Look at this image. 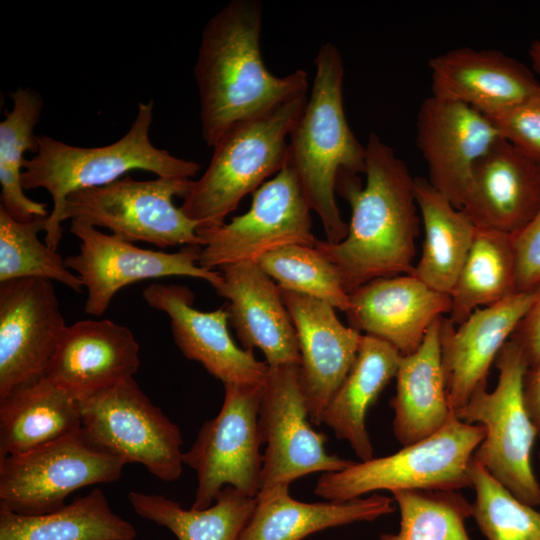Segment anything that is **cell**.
I'll list each match as a JSON object with an SVG mask.
<instances>
[{
	"instance_id": "603a6c76",
	"label": "cell",
	"mask_w": 540,
	"mask_h": 540,
	"mask_svg": "<svg viewBox=\"0 0 540 540\" xmlns=\"http://www.w3.org/2000/svg\"><path fill=\"white\" fill-rule=\"evenodd\" d=\"M540 207V165L503 138L474 165L462 210L478 228L514 235Z\"/></svg>"
},
{
	"instance_id": "b9f144b4",
	"label": "cell",
	"mask_w": 540,
	"mask_h": 540,
	"mask_svg": "<svg viewBox=\"0 0 540 540\" xmlns=\"http://www.w3.org/2000/svg\"><path fill=\"white\" fill-rule=\"evenodd\" d=\"M529 56L534 70L540 75V41H534L531 44Z\"/></svg>"
},
{
	"instance_id": "8d00e7d4",
	"label": "cell",
	"mask_w": 540,
	"mask_h": 540,
	"mask_svg": "<svg viewBox=\"0 0 540 540\" xmlns=\"http://www.w3.org/2000/svg\"><path fill=\"white\" fill-rule=\"evenodd\" d=\"M472 517L487 540H540V512L523 503L472 459Z\"/></svg>"
},
{
	"instance_id": "5bb4252c",
	"label": "cell",
	"mask_w": 540,
	"mask_h": 540,
	"mask_svg": "<svg viewBox=\"0 0 540 540\" xmlns=\"http://www.w3.org/2000/svg\"><path fill=\"white\" fill-rule=\"evenodd\" d=\"M70 231L80 240L79 252L65 258V264L86 288L84 311L92 316L104 314L119 290L142 280L186 276L214 289L223 281L220 271L199 266L201 246L175 253L144 249L80 220H71Z\"/></svg>"
},
{
	"instance_id": "83f0119b",
	"label": "cell",
	"mask_w": 540,
	"mask_h": 540,
	"mask_svg": "<svg viewBox=\"0 0 540 540\" xmlns=\"http://www.w3.org/2000/svg\"><path fill=\"white\" fill-rule=\"evenodd\" d=\"M80 429V401L47 376L0 399V458L31 451Z\"/></svg>"
},
{
	"instance_id": "d6a6232c",
	"label": "cell",
	"mask_w": 540,
	"mask_h": 540,
	"mask_svg": "<svg viewBox=\"0 0 540 540\" xmlns=\"http://www.w3.org/2000/svg\"><path fill=\"white\" fill-rule=\"evenodd\" d=\"M10 98L12 109L0 122V206L14 219L28 222L49 216L47 205L28 198L22 185L24 153H36L38 149L34 130L43 111V99L30 87H18Z\"/></svg>"
},
{
	"instance_id": "e575fe53",
	"label": "cell",
	"mask_w": 540,
	"mask_h": 540,
	"mask_svg": "<svg viewBox=\"0 0 540 540\" xmlns=\"http://www.w3.org/2000/svg\"><path fill=\"white\" fill-rule=\"evenodd\" d=\"M400 512L397 533L379 540H471L465 522L472 504L457 491L404 490L392 493Z\"/></svg>"
},
{
	"instance_id": "7402d4cb",
	"label": "cell",
	"mask_w": 540,
	"mask_h": 540,
	"mask_svg": "<svg viewBox=\"0 0 540 540\" xmlns=\"http://www.w3.org/2000/svg\"><path fill=\"white\" fill-rule=\"evenodd\" d=\"M220 272L223 281L215 290L228 301L229 324L242 347L261 350L269 367L300 366L296 331L274 280L256 262L228 265Z\"/></svg>"
},
{
	"instance_id": "d6986e66",
	"label": "cell",
	"mask_w": 540,
	"mask_h": 540,
	"mask_svg": "<svg viewBox=\"0 0 540 540\" xmlns=\"http://www.w3.org/2000/svg\"><path fill=\"white\" fill-rule=\"evenodd\" d=\"M451 307L450 294L404 274L371 280L351 292L345 314L350 327L405 356L420 347L431 325Z\"/></svg>"
},
{
	"instance_id": "9a60e30c",
	"label": "cell",
	"mask_w": 540,
	"mask_h": 540,
	"mask_svg": "<svg viewBox=\"0 0 540 540\" xmlns=\"http://www.w3.org/2000/svg\"><path fill=\"white\" fill-rule=\"evenodd\" d=\"M66 326L52 281L0 283V399L46 376Z\"/></svg>"
},
{
	"instance_id": "3957f363",
	"label": "cell",
	"mask_w": 540,
	"mask_h": 540,
	"mask_svg": "<svg viewBox=\"0 0 540 540\" xmlns=\"http://www.w3.org/2000/svg\"><path fill=\"white\" fill-rule=\"evenodd\" d=\"M309 98L288 139L287 163L331 244L348 232L335 200L340 173H365V146L353 134L343 105L344 66L337 47L324 43L315 58Z\"/></svg>"
},
{
	"instance_id": "1f68e13d",
	"label": "cell",
	"mask_w": 540,
	"mask_h": 540,
	"mask_svg": "<svg viewBox=\"0 0 540 540\" xmlns=\"http://www.w3.org/2000/svg\"><path fill=\"white\" fill-rule=\"evenodd\" d=\"M128 500L146 520L169 529L178 540H239L250 519L256 497L226 486L205 509H184L162 495L130 491Z\"/></svg>"
},
{
	"instance_id": "44dd1931",
	"label": "cell",
	"mask_w": 540,
	"mask_h": 540,
	"mask_svg": "<svg viewBox=\"0 0 540 540\" xmlns=\"http://www.w3.org/2000/svg\"><path fill=\"white\" fill-rule=\"evenodd\" d=\"M140 347L126 326L109 319L67 325L46 376L78 401L138 372Z\"/></svg>"
},
{
	"instance_id": "f1b7e54d",
	"label": "cell",
	"mask_w": 540,
	"mask_h": 540,
	"mask_svg": "<svg viewBox=\"0 0 540 540\" xmlns=\"http://www.w3.org/2000/svg\"><path fill=\"white\" fill-rule=\"evenodd\" d=\"M414 193L425 237L412 275L431 288L451 295L476 226L428 180L414 178Z\"/></svg>"
},
{
	"instance_id": "ba28073f",
	"label": "cell",
	"mask_w": 540,
	"mask_h": 540,
	"mask_svg": "<svg viewBox=\"0 0 540 540\" xmlns=\"http://www.w3.org/2000/svg\"><path fill=\"white\" fill-rule=\"evenodd\" d=\"M188 178L158 177L136 180L122 177L110 184L71 193L65 200L63 220H80L128 242L142 241L160 248L203 246L199 223L174 204L192 185Z\"/></svg>"
},
{
	"instance_id": "7a4b0ae2",
	"label": "cell",
	"mask_w": 540,
	"mask_h": 540,
	"mask_svg": "<svg viewBox=\"0 0 540 540\" xmlns=\"http://www.w3.org/2000/svg\"><path fill=\"white\" fill-rule=\"evenodd\" d=\"M263 4L232 0L205 24L194 65L201 134L208 147L231 127L266 116L307 96L302 69L278 77L264 65L260 36Z\"/></svg>"
},
{
	"instance_id": "7bdbcfd3",
	"label": "cell",
	"mask_w": 540,
	"mask_h": 540,
	"mask_svg": "<svg viewBox=\"0 0 540 540\" xmlns=\"http://www.w3.org/2000/svg\"><path fill=\"white\" fill-rule=\"evenodd\" d=\"M539 465H540V452H539Z\"/></svg>"
},
{
	"instance_id": "836d02e7",
	"label": "cell",
	"mask_w": 540,
	"mask_h": 540,
	"mask_svg": "<svg viewBox=\"0 0 540 540\" xmlns=\"http://www.w3.org/2000/svg\"><path fill=\"white\" fill-rule=\"evenodd\" d=\"M47 217L20 222L0 206V283L21 278L57 281L75 292L82 282L57 251L39 239Z\"/></svg>"
},
{
	"instance_id": "5b68a950",
	"label": "cell",
	"mask_w": 540,
	"mask_h": 540,
	"mask_svg": "<svg viewBox=\"0 0 540 540\" xmlns=\"http://www.w3.org/2000/svg\"><path fill=\"white\" fill-rule=\"evenodd\" d=\"M307 96L274 112L234 125L212 147L205 172L192 182L180 206L198 228L223 225L243 197L254 193L288 161V139Z\"/></svg>"
},
{
	"instance_id": "277c9868",
	"label": "cell",
	"mask_w": 540,
	"mask_h": 540,
	"mask_svg": "<svg viewBox=\"0 0 540 540\" xmlns=\"http://www.w3.org/2000/svg\"><path fill=\"white\" fill-rule=\"evenodd\" d=\"M153 106V100L139 103L128 131L109 145L79 147L46 135L37 136V152L23 165L22 185L24 190L43 188L51 196L53 207L44 228L45 243L51 249L57 251L61 242L63 209L71 193L110 184L132 170L188 179L199 172L197 162L153 145Z\"/></svg>"
},
{
	"instance_id": "484cf974",
	"label": "cell",
	"mask_w": 540,
	"mask_h": 540,
	"mask_svg": "<svg viewBox=\"0 0 540 540\" xmlns=\"http://www.w3.org/2000/svg\"><path fill=\"white\" fill-rule=\"evenodd\" d=\"M440 322L441 318L431 325L415 352L401 356L390 406L393 432L402 446L431 436L453 413L442 367Z\"/></svg>"
},
{
	"instance_id": "f546056e",
	"label": "cell",
	"mask_w": 540,
	"mask_h": 540,
	"mask_svg": "<svg viewBox=\"0 0 540 540\" xmlns=\"http://www.w3.org/2000/svg\"><path fill=\"white\" fill-rule=\"evenodd\" d=\"M134 526L115 514L102 489L61 508L23 515L0 507V540H134Z\"/></svg>"
},
{
	"instance_id": "e0dca14e",
	"label": "cell",
	"mask_w": 540,
	"mask_h": 540,
	"mask_svg": "<svg viewBox=\"0 0 540 540\" xmlns=\"http://www.w3.org/2000/svg\"><path fill=\"white\" fill-rule=\"evenodd\" d=\"M142 296L170 321L175 344L189 360L200 363L224 385H256L264 382L268 368L252 350L239 348L228 330L226 307L200 311L193 307L192 291L182 285L153 283Z\"/></svg>"
},
{
	"instance_id": "ac0fdd59",
	"label": "cell",
	"mask_w": 540,
	"mask_h": 540,
	"mask_svg": "<svg viewBox=\"0 0 540 540\" xmlns=\"http://www.w3.org/2000/svg\"><path fill=\"white\" fill-rule=\"evenodd\" d=\"M280 291L297 335L300 383L309 417L320 425L326 406L356 360L363 334L344 325L329 303Z\"/></svg>"
},
{
	"instance_id": "6da1fadb",
	"label": "cell",
	"mask_w": 540,
	"mask_h": 540,
	"mask_svg": "<svg viewBox=\"0 0 540 540\" xmlns=\"http://www.w3.org/2000/svg\"><path fill=\"white\" fill-rule=\"evenodd\" d=\"M365 164L364 186L355 174L337 177L336 191L351 207L346 237L315 244L336 266L348 294L377 278L412 274L415 267L420 218L414 178L375 133L365 145Z\"/></svg>"
},
{
	"instance_id": "ffe728a7",
	"label": "cell",
	"mask_w": 540,
	"mask_h": 540,
	"mask_svg": "<svg viewBox=\"0 0 540 540\" xmlns=\"http://www.w3.org/2000/svg\"><path fill=\"white\" fill-rule=\"evenodd\" d=\"M532 296V291L516 293L474 310L458 325L446 316L441 318L442 367L453 413L487 384L491 365L527 312Z\"/></svg>"
},
{
	"instance_id": "30bf717a",
	"label": "cell",
	"mask_w": 540,
	"mask_h": 540,
	"mask_svg": "<svg viewBox=\"0 0 540 540\" xmlns=\"http://www.w3.org/2000/svg\"><path fill=\"white\" fill-rule=\"evenodd\" d=\"M125 465L93 445L80 429L31 451L0 458V507L23 515L55 511L75 490L117 481Z\"/></svg>"
},
{
	"instance_id": "9c48e42d",
	"label": "cell",
	"mask_w": 540,
	"mask_h": 540,
	"mask_svg": "<svg viewBox=\"0 0 540 540\" xmlns=\"http://www.w3.org/2000/svg\"><path fill=\"white\" fill-rule=\"evenodd\" d=\"M81 429L96 447L126 464L143 465L162 481L183 471L180 429L154 405L134 377L80 401Z\"/></svg>"
},
{
	"instance_id": "8992f818",
	"label": "cell",
	"mask_w": 540,
	"mask_h": 540,
	"mask_svg": "<svg viewBox=\"0 0 540 540\" xmlns=\"http://www.w3.org/2000/svg\"><path fill=\"white\" fill-rule=\"evenodd\" d=\"M484 436L481 425L464 423L452 413L437 432L396 453L323 473L314 493L328 501L344 502L379 490L458 491L471 487L473 454Z\"/></svg>"
},
{
	"instance_id": "60d3db41",
	"label": "cell",
	"mask_w": 540,
	"mask_h": 540,
	"mask_svg": "<svg viewBox=\"0 0 540 540\" xmlns=\"http://www.w3.org/2000/svg\"><path fill=\"white\" fill-rule=\"evenodd\" d=\"M523 397L528 414L540 437V362L529 366L525 372Z\"/></svg>"
},
{
	"instance_id": "d590c367",
	"label": "cell",
	"mask_w": 540,
	"mask_h": 540,
	"mask_svg": "<svg viewBox=\"0 0 540 540\" xmlns=\"http://www.w3.org/2000/svg\"><path fill=\"white\" fill-rule=\"evenodd\" d=\"M256 263L281 289L320 299L344 312L349 307V294L336 266L315 246H285Z\"/></svg>"
},
{
	"instance_id": "8fae6325",
	"label": "cell",
	"mask_w": 540,
	"mask_h": 540,
	"mask_svg": "<svg viewBox=\"0 0 540 540\" xmlns=\"http://www.w3.org/2000/svg\"><path fill=\"white\" fill-rule=\"evenodd\" d=\"M218 414L200 428L191 448L183 453L184 464L197 475L191 508L211 506L220 491L231 486L256 497L262 468V445L258 413L263 383L224 385Z\"/></svg>"
},
{
	"instance_id": "4dcf8cb0",
	"label": "cell",
	"mask_w": 540,
	"mask_h": 540,
	"mask_svg": "<svg viewBox=\"0 0 540 540\" xmlns=\"http://www.w3.org/2000/svg\"><path fill=\"white\" fill-rule=\"evenodd\" d=\"M516 293L517 272L513 235L476 227L474 238L451 292L448 318L462 323L476 309L496 304Z\"/></svg>"
},
{
	"instance_id": "2e32d148",
	"label": "cell",
	"mask_w": 540,
	"mask_h": 540,
	"mask_svg": "<svg viewBox=\"0 0 540 540\" xmlns=\"http://www.w3.org/2000/svg\"><path fill=\"white\" fill-rule=\"evenodd\" d=\"M416 131L429 183L461 209L474 165L502 138L498 130L470 106L431 95L419 108Z\"/></svg>"
},
{
	"instance_id": "d4e9b609",
	"label": "cell",
	"mask_w": 540,
	"mask_h": 540,
	"mask_svg": "<svg viewBox=\"0 0 540 540\" xmlns=\"http://www.w3.org/2000/svg\"><path fill=\"white\" fill-rule=\"evenodd\" d=\"M395 507L393 498L376 493L344 502H303L291 497L288 485H277L259 491L239 540H304L325 529L374 521Z\"/></svg>"
},
{
	"instance_id": "4fadbf2b",
	"label": "cell",
	"mask_w": 540,
	"mask_h": 540,
	"mask_svg": "<svg viewBox=\"0 0 540 540\" xmlns=\"http://www.w3.org/2000/svg\"><path fill=\"white\" fill-rule=\"evenodd\" d=\"M311 423L299 365L269 367L258 413L261 442L266 445L259 491L290 486L305 475L336 472L354 463L327 452V436Z\"/></svg>"
},
{
	"instance_id": "cb8c5ba5",
	"label": "cell",
	"mask_w": 540,
	"mask_h": 540,
	"mask_svg": "<svg viewBox=\"0 0 540 540\" xmlns=\"http://www.w3.org/2000/svg\"><path fill=\"white\" fill-rule=\"evenodd\" d=\"M432 96L492 116L519 103L540 82L522 63L495 50L458 48L429 61Z\"/></svg>"
},
{
	"instance_id": "4316f807",
	"label": "cell",
	"mask_w": 540,
	"mask_h": 540,
	"mask_svg": "<svg viewBox=\"0 0 540 540\" xmlns=\"http://www.w3.org/2000/svg\"><path fill=\"white\" fill-rule=\"evenodd\" d=\"M401 356L387 342L363 334L352 368L323 412L321 423L338 439L347 441L360 461L374 457L366 417L395 378Z\"/></svg>"
},
{
	"instance_id": "ab89813d",
	"label": "cell",
	"mask_w": 540,
	"mask_h": 540,
	"mask_svg": "<svg viewBox=\"0 0 540 540\" xmlns=\"http://www.w3.org/2000/svg\"><path fill=\"white\" fill-rule=\"evenodd\" d=\"M531 291V304L510 338L520 346L528 367L540 362V281Z\"/></svg>"
},
{
	"instance_id": "52a82bcc",
	"label": "cell",
	"mask_w": 540,
	"mask_h": 540,
	"mask_svg": "<svg viewBox=\"0 0 540 540\" xmlns=\"http://www.w3.org/2000/svg\"><path fill=\"white\" fill-rule=\"evenodd\" d=\"M494 364L499 372L495 389L489 392L487 384L480 386L454 414L485 430L473 459L520 501L540 506V484L531 462L538 434L523 397L528 365L512 339L501 348Z\"/></svg>"
},
{
	"instance_id": "74e56055",
	"label": "cell",
	"mask_w": 540,
	"mask_h": 540,
	"mask_svg": "<svg viewBox=\"0 0 540 540\" xmlns=\"http://www.w3.org/2000/svg\"><path fill=\"white\" fill-rule=\"evenodd\" d=\"M487 117L504 140L540 165V89L508 109Z\"/></svg>"
},
{
	"instance_id": "f35d334b",
	"label": "cell",
	"mask_w": 540,
	"mask_h": 540,
	"mask_svg": "<svg viewBox=\"0 0 540 540\" xmlns=\"http://www.w3.org/2000/svg\"><path fill=\"white\" fill-rule=\"evenodd\" d=\"M517 291L528 292L540 281V207L533 219L513 235Z\"/></svg>"
},
{
	"instance_id": "7c38bea8",
	"label": "cell",
	"mask_w": 540,
	"mask_h": 540,
	"mask_svg": "<svg viewBox=\"0 0 540 540\" xmlns=\"http://www.w3.org/2000/svg\"><path fill=\"white\" fill-rule=\"evenodd\" d=\"M311 208L298 176L287 163L254 193L250 209L229 223L198 228L203 241L199 266L221 269L241 262H257L263 255L289 245L314 247Z\"/></svg>"
}]
</instances>
